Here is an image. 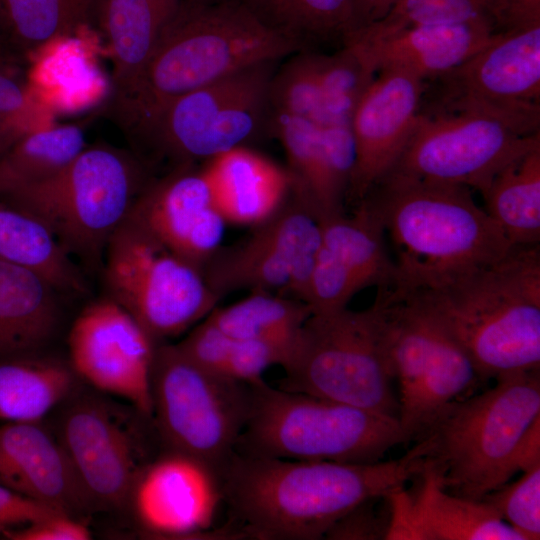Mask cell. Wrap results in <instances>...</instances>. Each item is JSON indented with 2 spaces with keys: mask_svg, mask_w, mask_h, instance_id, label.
Wrapping results in <instances>:
<instances>
[{
  "mask_svg": "<svg viewBox=\"0 0 540 540\" xmlns=\"http://www.w3.org/2000/svg\"><path fill=\"white\" fill-rule=\"evenodd\" d=\"M428 450L420 439L398 459L362 464L234 452L220 471L223 503L245 539H324L358 504L403 489L424 469Z\"/></svg>",
  "mask_w": 540,
  "mask_h": 540,
  "instance_id": "obj_1",
  "label": "cell"
},
{
  "mask_svg": "<svg viewBox=\"0 0 540 540\" xmlns=\"http://www.w3.org/2000/svg\"><path fill=\"white\" fill-rule=\"evenodd\" d=\"M302 51L242 0H183L113 111L130 134L176 98L242 69Z\"/></svg>",
  "mask_w": 540,
  "mask_h": 540,
  "instance_id": "obj_2",
  "label": "cell"
},
{
  "mask_svg": "<svg viewBox=\"0 0 540 540\" xmlns=\"http://www.w3.org/2000/svg\"><path fill=\"white\" fill-rule=\"evenodd\" d=\"M399 288L455 339L481 381L539 371V244L513 245L494 264L435 287Z\"/></svg>",
  "mask_w": 540,
  "mask_h": 540,
  "instance_id": "obj_3",
  "label": "cell"
},
{
  "mask_svg": "<svg viewBox=\"0 0 540 540\" xmlns=\"http://www.w3.org/2000/svg\"><path fill=\"white\" fill-rule=\"evenodd\" d=\"M362 200L394 245L398 287L450 282L494 264L512 246L464 186L386 175Z\"/></svg>",
  "mask_w": 540,
  "mask_h": 540,
  "instance_id": "obj_4",
  "label": "cell"
},
{
  "mask_svg": "<svg viewBox=\"0 0 540 540\" xmlns=\"http://www.w3.org/2000/svg\"><path fill=\"white\" fill-rule=\"evenodd\" d=\"M540 417L539 371L496 379V385L446 406L416 440L451 494L481 500L517 473L519 443Z\"/></svg>",
  "mask_w": 540,
  "mask_h": 540,
  "instance_id": "obj_5",
  "label": "cell"
},
{
  "mask_svg": "<svg viewBox=\"0 0 540 540\" xmlns=\"http://www.w3.org/2000/svg\"><path fill=\"white\" fill-rule=\"evenodd\" d=\"M249 417L238 453L300 461L375 463L393 447L408 443L395 417L348 404L250 384Z\"/></svg>",
  "mask_w": 540,
  "mask_h": 540,
  "instance_id": "obj_6",
  "label": "cell"
},
{
  "mask_svg": "<svg viewBox=\"0 0 540 540\" xmlns=\"http://www.w3.org/2000/svg\"><path fill=\"white\" fill-rule=\"evenodd\" d=\"M143 180L138 159L97 144L86 146L47 180L0 201L42 222L69 255L97 266L103 262L109 239L146 187Z\"/></svg>",
  "mask_w": 540,
  "mask_h": 540,
  "instance_id": "obj_7",
  "label": "cell"
},
{
  "mask_svg": "<svg viewBox=\"0 0 540 540\" xmlns=\"http://www.w3.org/2000/svg\"><path fill=\"white\" fill-rule=\"evenodd\" d=\"M279 388L398 419L394 374L373 305L312 313L282 367Z\"/></svg>",
  "mask_w": 540,
  "mask_h": 540,
  "instance_id": "obj_8",
  "label": "cell"
},
{
  "mask_svg": "<svg viewBox=\"0 0 540 540\" xmlns=\"http://www.w3.org/2000/svg\"><path fill=\"white\" fill-rule=\"evenodd\" d=\"M151 420L164 448L221 471L247 423L251 385L210 372L176 344L159 343L151 371Z\"/></svg>",
  "mask_w": 540,
  "mask_h": 540,
  "instance_id": "obj_9",
  "label": "cell"
},
{
  "mask_svg": "<svg viewBox=\"0 0 540 540\" xmlns=\"http://www.w3.org/2000/svg\"><path fill=\"white\" fill-rule=\"evenodd\" d=\"M108 297L157 342L177 337L216 308L219 297L202 271L129 214L103 257Z\"/></svg>",
  "mask_w": 540,
  "mask_h": 540,
  "instance_id": "obj_10",
  "label": "cell"
},
{
  "mask_svg": "<svg viewBox=\"0 0 540 540\" xmlns=\"http://www.w3.org/2000/svg\"><path fill=\"white\" fill-rule=\"evenodd\" d=\"M274 63L242 69L176 98L129 136L173 169L244 146L269 123Z\"/></svg>",
  "mask_w": 540,
  "mask_h": 540,
  "instance_id": "obj_11",
  "label": "cell"
},
{
  "mask_svg": "<svg viewBox=\"0 0 540 540\" xmlns=\"http://www.w3.org/2000/svg\"><path fill=\"white\" fill-rule=\"evenodd\" d=\"M473 112L540 134V24L499 32L455 69L425 82L419 113Z\"/></svg>",
  "mask_w": 540,
  "mask_h": 540,
  "instance_id": "obj_12",
  "label": "cell"
},
{
  "mask_svg": "<svg viewBox=\"0 0 540 540\" xmlns=\"http://www.w3.org/2000/svg\"><path fill=\"white\" fill-rule=\"evenodd\" d=\"M539 144L540 134H522L489 115L418 112L386 175L464 186L483 196L504 166Z\"/></svg>",
  "mask_w": 540,
  "mask_h": 540,
  "instance_id": "obj_13",
  "label": "cell"
},
{
  "mask_svg": "<svg viewBox=\"0 0 540 540\" xmlns=\"http://www.w3.org/2000/svg\"><path fill=\"white\" fill-rule=\"evenodd\" d=\"M246 238L220 247L202 268L221 298L240 290L286 295L305 302L321 246L318 218L292 195Z\"/></svg>",
  "mask_w": 540,
  "mask_h": 540,
  "instance_id": "obj_14",
  "label": "cell"
},
{
  "mask_svg": "<svg viewBox=\"0 0 540 540\" xmlns=\"http://www.w3.org/2000/svg\"><path fill=\"white\" fill-rule=\"evenodd\" d=\"M59 408L53 432L94 508L125 509L135 476L148 460L132 415L83 387Z\"/></svg>",
  "mask_w": 540,
  "mask_h": 540,
  "instance_id": "obj_15",
  "label": "cell"
},
{
  "mask_svg": "<svg viewBox=\"0 0 540 540\" xmlns=\"http://www.w3.org/2000/svg\"><path fill=\"white\" fill-rule=\"evenodd\" d=\"M223 492L220 473L190 454L164 448L137 472L125 509L156 539H243L230 521L213 528Z\"/></svg>",
  "mask_w": 540,
  "mask_h": 540,
  "instance_id": "obj_16",
  "label": "cell"
},
{
  "mask_svg": "<svg viewBox=\"0 0 540 540\" xmlns=\"http://www.w3.org/2000/svg\"><path fill=\"white\" fill-rule=\"evenodd\" d=\"M158 344L107 296L75 318L68 335V362L82 382L127 400L151 419V371Z\"/></svg>",
  "mask_w": 540,
  "mask_h": 540,
  "instance_id": "obj_17",
  "label": "cell"
},
{
  "mask_svg": "<svg viewBox=\"0 0 540 540\" xmlns=\"http://www.w3.org/2000/svg\"><path fill=\"white\" fill-rule=\"evenodd\" d=\"M425 82L397 69L378 70L350 120L355 163L347 201H361L389 172L416 121Z\"/></svg>",
  "mask_w": 540,
  "mask_h": 540,
  "instance_id": "obj_18",
  "label": "cell"
},
{
  "mask_svg": "<svg viewBox=\"0 0 540 540\" xmlns=\"http://www.w3.org/2000/svg\"><path fill=\"white\" fill-rule=\"evenodd\" d=\"M130 215L201 271L221 247L226 221L202 168L179 167L146 186Z\"/></svg>",
  "mask_w": 540,
  "mask_h": 540,
  "instance_id": "obj_19",
  "label": "cell"
},
{
  "mask_svg": "<svg viewBox=\"0 0 540 540\" xmlns=\"http://www.w3.org/2000/svg\"><path fill=\"white\" fill-rule=\"evenodd\" d=\"M269 124L287 157L290 193L318 220L343 213L355 163L350 124L322 127L275 112Z\"/></svg>",
  "mask_w": 540,
  "mask_h": 540,
  "instance_id": "obj_20",
  "label": "cell"
},
{
  "mask_svg": "<svg viewBox=\"0 0 540 540\" xmlns=\"http://www.w3.org/2000/svg\"><path fill=\"white\" fill-rule=\"evenodd\" d=\"M0 484L74 517L95 509L60 441L43 422L0 426Z\"/></svg>",
  "mask_w": 540,
  "mask_h": 540,
  "instance_id": "obj_21",
  "label": "cell"
},
{
  "mask_svg": "<svg viewBox=\"0 0 540 540\" xmlns=\"http://www.w3.org/2000/svg\"><path fill=\"white\" fill-rule=\"evenodd\" d=\"M412 492L389 495L391 523L386 539L524 540L485 502L446 491L426 459Z\"/></svg>",
  "mask_w": 540,
  "mask_h": 540,
  "instance_id": "obj_22",
  "label": "cell"
},
{
  "mask_svg": "<svg viewBox=\"0 0 540 540\" xmlns=\"http://www.w3.org/2000/svg\"><path fill=\"white\" fill-rule=\"evenodd\" d=\"M498 33L491 20L478 19L411 26L369 43L349 41L366 49L377 71L402 70L426 82L464 63Z\"/></svg>",
  "mask_w": 540,
  "mask_h": 540,
  "instance_id": "obj_23",
  "label": "cell"
},
{
  "mask_svg": "<svg viewBox=\"0 0 540 540\" xmlns=\"http://www.w3.org/2000/svg\"><path fill=\"white\" fill-rule=\"evenodd\" d=\"M202 171L226 223H262L282 206L291 190L287 171L245 146L205 161Z\"/></svg>",
  "mask_w": 540,
  "mask_h": 540,
  "instance_id": "obj_24",
  "label": "cell"
},
{
  "mask_svg": "<svg viewBox=\"0 0 540 540\" xmlns=\"http://www.w3.org/2000/svg\"><path fill=\"white\" fill-rule=\"evenodd\" d=\"M58 294L35 273L0 259V361L39 354L51 341Z\"/></svg>",
  "mask_w": 540,
  "mask_h": 540,
  "instance_id": "obj_25",
  "label": "cell"
},
{
  "mask_svg": "<svg viewBox=\"0 0 540 540\" xmlns=\"http://www.w3.org/2000/svg\"><path fill=\"white\" fill-rule=\"evenodd\" d=\"M182 1H95L112 55L113 97L133 84Z\"/></svg>",
  "mask_w": 540,
  "mask_h": 540,
  "instance_id": "obj_26",
  "label": "cell"
},
{
  "mask_svg": "<svg viewBox=\"0 0 540 540\" xmlns=\"http://www.w3.org/2000/svg\"><path fill=\"white\" fill-rule=\"evenodd\" d=\"M81 384L69 362L40 353L0 361V419L43 422Z\"/></svg>",
  "mask_w": 540,
  "mask_h": 540,
  "instance_id": "obj_27",
  "label": "cell"
},
{
  "mask_svg": "<svg viewBox=\"0 0 540 540\" xmlns=\"http://www.w3.org/2000/svg\"><path fill=\"white\" fill-rule=\"evenodd\" d=\"M319 222L321 246L351 276L359 291L396 282L397 268L386 247L384 228L365 200L355 204L350 215L343 212Z\"/></svg>",
  "mask_w": 540,
  "mask_h": 540,
  "instance_id": "obj_28",
  "label": "cell"
},
{
  "mask_svg": "<svg viewBox=\"0 0 540 540\" xmlns=\"http://www.w3.org/2000/svg\"><path fill=\"white\" fill-rule=\"evenodd\" d=\"M0 259L35 273L59 294L83 295L88 289L83 273L53 233L1 201Z\"/></svg>",
  "mask_w": 540,
  "mask_h": 540,
  "instance_id": "obj_29",
  "label": "cell"
},
{
  "mask_svg": "<svg viewBox=\"0 0 540 540\" xmlns=\"http://www.w3.org/2000/svg\"><path fill=\"white\" fill-rule=\"evenodd\" d=\"M482 197L512 246L539 244L540 144L504 166Z\"/></svg>",
  "mask_w": 540,
  "mask_h": 540,
  "instance_id": "obj_30",
  "label": "cell"
},
{
  "mask_svg": "<svg viewBox=\"0 0 540 540\" xmlns=\"http://www.w3.org/2000/svg\"><path fill=\"white\" fill-rule=\"evenodd\" d=\"M267 26L302 50L336 42L355 31L353 0H242Z\"/></svg>",
  "mask_w": 540,
  "mask_h": 540,
  "instance_id": "obj_31",
  "label": "cell"
},
{
  "mask_svg": "<svg viewBox=\"0 0 540 540\" xmlns=\"http://www.w3.org/2000/svg\"><path fill=\"white\" fill-rule=\"evenodd\" d=\"M86 146L85 133L77 125L27 135L0 156V197L47 180Z\"/></svg>",
  "mask_w": 540,
  "mask_h": 540,
  "instance_id": "obj_32",
  "label": "cell"
},
{
  "mask_svg": "<svg viewBox=\"0 0 540 540\" xmlns=\"http://www.w3.org/2000/svg\"><path fill=\"white\" fill-rule=\"evenodd\" d=\"M312 314L303 301L269 292L250 295L207 316L235 339H261L293 344L301 327Z\"/></svg>",
  "mask_w": 540,
  "mask_h": 540,
  "instance_id": "obj_33",
  "label": "cell"
},
{
  "mask_svg": "<svg viewBox=\"0 0 540 540\" xmlns=\"http://www.w3.org/2000/svg\"><path fill=\"white\" fill-rule=\"evenodd\" d=\"M94 0H0V37L37 49L69 36L88 18Z\"/></svg>",
  "mask_w": 540,
  "mask_h": 540,
  "instance_id": "obj_34",
  "label": "cell"
},
{
  "mask_svg": "<svg viewBox=\"0 0 540 540\" xmlns=\"http://www.w3.org/2000/svg\"><path fill=\"white\" fill-rule=\"evenodd\" d=\"M377 69L365 48L346 42L320 54L322 127L350 124L353 112Z\"/></svg>",
  "mask_w": 540,
  "mask_h": 540,
  "instance_id": "obj_35",
  "label": "cell"
},
{
  "mask_svg": "<svg viewBox=\"0 0 540 540\" xmlns=\"http://www.w3.org/2000/svg\"><path fill=\"white\" fill-rule=\"evenodd\" d=\"M492 0H400L381 20L356 30L348 40L373 42L417 25L491 18Z\"/></svg>",
  "mask_w": 540,
  "mask_h": 540,
  "instance_id": "obj_36",
  "label": "cell"
},
{
  "mask_svg": "<svg viewBox=\"0 0 540 540\" xmlns=\"http://www.w3.org/2000/svg\"><path fill=\"white\" fill-rule=\"evenodd\" d=\"M320 54L296 52L273 73L268 90L270 112L301 117L322 126Z\"/></svg>",
  "mask_w": 540,
  "mask_h": 540,
  "instance_id": "obj_37",
  "label": "cell"
},
{
  "mask_svg": "<svg viewBox=\"0 0 540 540\" xmlns=\"http://www.w3.org/2000/svg\"><path fill=\"white\" fill-rule=\"evenodd\" d=\"M52 126V109L39 95L0 70V156L27 135Z\"/></svg>",
  "mask_w": 540,
  "mask_h": 540,
  "instance_id": "obj_38",
  "label": "cell"
},
{
  "mask_svg": "<svg viewBox=\"0 0 540 540\" xmlns=\"http://www.w3.org/2000/svg\"><path fill=\"white\" fill-rule=\"evenodd\" d=\"M488 504L524 540L540 538V464L522 472L515 482H506L486 494Z\"/></svg>",
  "mask_w": 540,
  "mask_h": 540,
  "instance_id": "obj_39",
  "label": "cell"
},
{
  "mask_svg": "<svg viewBox=\"0 0 540 540\" xmlns=\"http://www.w3.org/2000/svg\"><path fill=\"white\" fill-rule=\"evenodd\" d=\"M293 344L233 338L223 376L248 384L263 380V373L273 365L284 366Z\"/></svg>",
  "mask_w": 540,
  "mask_h": 540,
  "instance_id": "obj_40",
  "label": "cell"
},
{
  "mask_svg": "<svg viewBox=\"0 0 540 540\" xmlns=\"http://www.w3.org/2000/svg\"><path fill=\"white\" fill-rule=\"evenodd\" d=\"M391 513L389 495L367 499L338 519L326 532L324 539H386Z\"/></svg>",
  "mask_w": 540,
  "mask_h": 540,
  "instance_id": "obj_41",
  "label": "cell"
},
{
  "mask_svg": "<svg viewBox=\"0 0 540 540\" xmlns=\"http://www.w3.org/2000/svg\"><path fill=\"white\" fill-rule=\"evenodd\" d=\"M232 341L206 316L176 345L200 367L223 376Z\"/></svg>",
  "mask_w": 540,
  "mask_h": 540,
  "instance_id": "obj_42",
  "label": "cell"
},
{
  "mask_svg": "<svg viewBox=\"0 0 540 540\" xmlns=\"http://www.w3.org/2000/svg\"><path fill=\"white\" fill-rule=\"evenodd\" d=\"M9 540H89V527L81 518L55 513L33 523L2 533Z\"/></svg>",
  "mask_w": 540,
  "mask_h": 540,
  "instance_id": "obj_43",
  "label": "cell"
},
{
  "mask_svg": "<svg viewBox=\"0 0 540 540\" xmlns=\"http://www.w3.org/2000/svg\"><path fill=\"white\" fill-rule=\"evenodd\" d=\"M55 513L64 512L21 495L0 484V534Z\"/></svg>",
  "mask_w": 540,
  "mask_h": 540,
  "instance_id": "obj_44",
  "label": "cell"
},
{
  "mask_svg": "<svg viewBox=\"0 0 540 540\" xmlns=\"http://www.w3.org/2000/svg\"><path fill=\"white\" fill-rule=\"evenodd\" d=\"M491 18L498 32L540 24V0H492Z\"/></svg>",
  "mask_w": 540,
  "mask_h": 540,
  "instance_id": "obj_45",
  "label": "cell"
},
{
  "mask_svg": "<svg viewBox=\"0 0 540 540\" xmlns=\"http://www.w3.org/2000/svg\"><path fill=\"white\" fill-rule=\"evenodd\" d=\"M540 464V417L525 432L515 457V468L518 471L528 470Z\"/></svg>",
  "mask_w": 540,
  "mask_h": 540,
  "instance_id": "obj_46",
  "label": "cell"
},
{
  "mask_svg": "<svg viewBox=\"0 0 540 540\" xmlns=\"http://www.w3.org/2000/svg\"><path fill=\"white\" fill-rule=\"evenodd\" d=\"M399 1L353 0L356 20L355 31L381 20Z\"/></svg>",
  "mask_w": 540,
  "mask_h": 540,
  "instance_id": "obj_47",
  "label": "cell"
},
{
  "mask_svg": "<svg viewBox=\"0 0 540 540\" xmlns=\"http://www.w3.org/2000/svg\"><path fill=\"white\" fill-rule=\"evenodd\" d=\"M195 1L210 2V1H218V0H195Z\"/></svg>",
  "mask_w": 540,
  "mask_h": 540,
  "instance_id": "obj_48",
  "label": "cell"
},
{
  "mask_svg": "<svg viewBox=\"0 0 540 540\" xmlns=\"http://www.w3.org/2000/svg\"><path fill=\"white\" fill-rule=\"evenodd\" d=\"M0 40H1V37H0Z\"/></svg>",
  "mask_w": 540,
  "mask_h": 540,
  "instance_id": "obj_49",
  "label": "cell"
},
{
  "mask_svg": "<svg viewBox=\"0 0 540 540\" xmlns=\"http://www.w3.org/2000/svg\"><path fill=\"white\" fill-rule=\"evenodd\" d=\"M94 1H96V0H94Z\"/></svg>",
  "mask_w": 540,
  "mask_h": 540,
  "instance_id": "obj_50",
  "label": "cell"
}]
</instances>
